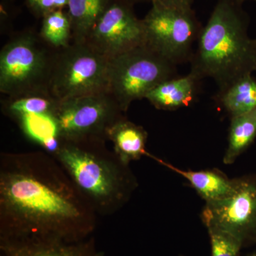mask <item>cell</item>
<instances>
[{
	"instance_id": "1",
	"label": "cell",
	"mask_w": 256,
	"mask_h": 256,
	"mask_svg": "<svg viewBox=\"0 0 256 256\" xmlns=\"http://www.w3.org/2000/svg\"><path fill=\"white\" fill-rule=\"evenodd\" d=\"M97 214L54 156H0V240L76 242L92 236Z\"/></svg>"
},
{
	"instance_id": "2",
	"label": "cell",
	"mask_w": 256,
	"mask_h": 256,
	"mask_svg": "<svg viewBox=\"0 0 256 256\" xmlns=\"http://www.w3.org/2000/svg\"><path fill=\"white\" fill-rule=\"evenodd\" d=\"M237 0H218L196 44L190 73L213 79L223 90L256 72V38L248 34V16Z\"/></svg>"
},
{
	"instance_id": "3",
	"label": "cell",
	"mask_w": 256,
	"mask_h": 256,
	"mask_svg": "<svg viewBox=\"0 0 256 256\" xmlns=\"http://www.w3.org/2000/svg\"><path fill=\"white\" fill-rule=\"evenodd\" d=\"M106 140L64 141L54 158L98 216H110L122 208L138 188L137 178Z\"/></svg>"
},
{
	"instance_id": "4",
	"label": "cell",
	"mask_w": 256,
	"mask_h": 256,
	"mask_svg": "<svg viewBox=\"0 0 256 256\" xmlns=\"http://www.w3.org/2000/svg\"><path fill=\"white\" fill-rule=\"evenodd\" d=\"M175 76L176 65L146 44L109 58L108 94L126 112L132 102Z\"/></svg>"
},
{
	"instance_id": "5",
	"label": "cell",
	"mask_w": 256,
	"mask_h": 256,
	"mask_svg": "<svg viewBox=\"0 0 256 256\" xmlns=\"http://www.w3.org/2000/svg\"><path fill=\"white\" fill-rule=\"evenodd\" d=\"M64 50L50 68L48 85L52 97L60 101L108 92V58L86 42Z\"/></svg>"
},
{
	"instance_id": "6",
	"label": "cell",
	"mask_w": 256,
	"mask_h": 256,
	"mask_svg": "<svg viewBox=\"0 0 256 256\" xmlns=\"http://www.w3.org/2000/svg\"><path fill=\"white\" fill-rule=\"evenodd\" d=\"M142 20L148 46L175 65L190 62L203 28L192 8L152 2L150 10Z\"/></svg>"
},
{
	"instance_id": "7",
	"label": "cell",
	"mask_w": 256,
	"mask_h": 256,
	"mask_svg": "<svg viewBox=\"0 0 256 256\" xmlns=\"http://www.w3.org/2000/svg\"><path fill=\"white\" fill-rule=\"evenodd\" d=\"M108 92L58 101L55 118L64 141L106 139L108 129L124 117Z\"/></svg>"
},
{
	"instance_id": "8",
	"label": "cell",
	"mask_w": 256,
	"mask_h": 256,
	"mask_svg": "<svg viewBox=\"0 0 256 256\" xmlns=\"http://www.w3.org/2000/svg\"><path fill=\"white\" fill-rule=\"evenodd\" d=\"M233 191L222 200L205 204L202 222L248 245L256 242V176L234 178Z\"/></svg>"
},
{
	"instance_id": "9",
	"label": "cell",
	"mask_w": 256,
	"mask_h": 256,
	"mask_svg": "<svg viewBox=\"0 0 256 256\" xmlns=\"http://www.w3.org/2000/svg\"><path fill=\"white\" fill-rule=\"evenodd\" d=\"M50 70L48 57L36 38L18 37L0 54V92L16 97L28 95L42 79L48 78Z\"/></svg>"
},
{
	"instance_id": "10",
	"label": "cell",
	"mask_w": 256,
	"mask_h": 256,
	"mask_svg": "<svg viewBox=\"0 0 256 256\" xmlns=\"http://www.w3.org/2000/svg\"><path fill=\"white\" fill-rule=\"evenodd\" d=\"M86 42L107 58H112L146 44L142 20L127 2L111 0Z\"/></svg>"
},
{
	"instance_id": "11",
	"label": "cell",
	"mask_w": 256,
	"mask_h": 256,
	"mask_svg": "<svg viewBox=\"0 0 256 256\" xmlns=\"http://www.w3.org/2000/svg\"><path fill=\"white\" fill-rule=\"evenodd\" d=\"M89 237L76 242L0 240V256H104Z\"/></svg>"
},
{
	"instance_id": "12",
	"label": "cell",
	"mask_w": 256,
	"mask_h": 256,
	"mask_svg": "<svg viewBox=\"0 0 256 256\" xmlns=\"http://www.w3.org/2000/svg\"><path fill=\"white\" fill-rule=\"evenodd\" d=\"M200 79L193 74L162 82L148 92L146 99L156 109L174 111L191 105L196 98Z\"/></svg>"
},
{
	"instance_id": "13",
	"label": "cell",
	"mask_w": 256,
	"mask_h": 256,
	"mask_svg": "<svg viewBox=\"0 0 256 256\" xmlns=\"http://www.w3.org/2000/svg\"><path fill=\"white\" fill-rule=\"evenodd\" d=\"M152 159L168 169L181 175L206 203L222 200L233 191L235 180L228 178L220 170H184L156 156H153Z\"/></svg>"
},
{
	"instance_id": "14",
	"label": "cell",
	"mask_w": 256,
	"mask_h": 256,
	"mask_svg": "<svg viewBox=\"0 0 256 256\" xmlns=\"http://www.w3.org/2000/svg\"><path fill=\"white\" fill-rule=\"evenodd\" d=\"M148 132L142 126L126 118L116 121L108 129L106 139L114 144V151L124 162L140 160L143 156L152 158L146 150Z\"/></svg>"
},
{
	"instance_id": "15",
	"label": "cell",
	"mask_w": 256,
	"mask_h": 256,
	"mask_svg": "<svg viewBox=\"0 0 256 256\" xmlns=\"http://www.w3.org/2000/svg\"><path fill=\"white\" fill-rule=\"evenodd\" d=\"M215 100L230 118L256 110V79L252 74L240 77L228 87L218 90Z\"/></svg>"
},
{
	"instance_id": "16",
	"label": "cell",
	"mask_w": 256,
	"mask_h": 256,
	"mask_svg": "<svg viewBox=\"0 0 256 256\" xmlns=\"http://www.w3.org/2000/svg\"><path fill=\"white\" fill-rule=\"evenodd\" d=\"M111 0H68L67 14L75 43H84Z\"/></svg>"
},
{
	"instance_id": "17",
	"label": "cell",
	"mask_w": 256,
	"mask_h": 256,
	"mask_svg": "<svg viewBox=\"0 0 256 256\" xmlns=\"http://www.w3.org/2000/svg\"><path fill=\"white\" fill-rule=\"evenodd\" d=\"M228 146L223 158L224 164H234L256 138V109L230 117Z\"/></svg>"
},
{
	"instance_id": "18",
	"label": "cell",
	"mask_w": 256,
	"mask_h": 256,
	"mask_svg": "<svg viewBox=\"0 0 256 256\" xmlns=\"http://www.w3.org/2000/svg\"><path fill=\"white\" fill-rule=\"evenodd\" d=\"M58 102L52 96L28 94L15 98L8 104L6 112L15 120L25 116L55 114Z\"/></svg>"
},
{
	"instance_id": "19",
	"label": "cell",
	"mask_w": 256,
	"mask_h": 256,
	"mask_svg": "<svg viewBox=\"0 0 256 256\" xmlns=\"http://www.w3.org/2000/svg\"><path fill=\"white\" fill-rule=\"evenodd\" d=\"M41 35L45 41L57 48H67L72 37V24L67 12L57 10L44 16Z\"/></svg>"
},
{
	"instance_id": "20",
	"label": "cell",
	"mask_w": 256,
	"mask_h": 256,
	"mask_svg": "<svg viewBox=\"0 0 256 256\" xmlns=\"http://www.w3.org/2000/svg\"><path fill=\"white\" fill-rule=\"evenodd\" d=\"M210 244V256H239L244 245L235 237L228 234L208 228Z\"/></svg>"
},
{
	"instance_id": "21",
	"label": "cell",
	"mask_w": 256,
	"mask_h": 256,
	"mask_svg": "<svg viewBox=\"0 0 256 256\" xmlns=\"http://www.w3.org/2000/svg\"><path fill=\"white\" fill-rule=\"evenodd\" d=\"M26 2L36 14L44 18L52 12L67 8L68 0H26Z\"/></svg>"
},
{
	"instance_id": "22",
	"label": "cell",
	"mask_w": 256,
	"mask_h": 256,
	"mask_svg": "<svg viewBox=\"0 0 256 256\" xmlns=\"http://www.w3.org/2000/svg\"><path fill=\"white\" fill-rule=\"evenodd\" d=\"M194 0H152V2L170 6V8L188 9L192 8Z\"/></svg>"
},
{
	"instance_id": "23",
	"label": "cell",
	"mask_w": 256,
	"mask_h": 256,
	"mask_svg": "<svg viewBox=\"0 0 256 256\" xmlns=\"http://www.w3.org/2000/svg\"><path fill=\"white\" fill-rule=\"evenodd\" d=\"M124 1L127 2L129 4H132L134 3L137 2H146V1H152V0H124Z\"/></svg>"
},
{
	"instance_id": "24",
	"label": "cell",
	"mask_w": 256,
	"mask_h": 256,
	"mask_svg": "<svg viewBox=\"0 0 256 256\" xmlns=\"http://www.w3.org/2000/svg\"><path fill=\"white\" fill-rule=\"evenodd\" d=\"M237 1L240 4H244V2H248V1H255L256 2V0H237Z\"/></svg>"
},
{
	"instance_id": "25",
	"label": "cell",
	"mask_w": 256,
	"mask_h": 256,
	"mask_svg": "<svg viewBox=\"0 0 256 256\" xmlns=\"http://www.w3.org/2000/svg\"><path fill=\"white\" fill-rule=\"evenodd\" d=\"M247 256H256V252H252V254H249Z\"/></svg>"
}]
</instances>
